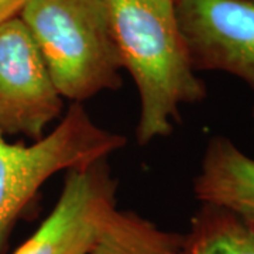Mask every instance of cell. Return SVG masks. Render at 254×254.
<instances>
[{"mask_svg": "<svg viewBox=\"0 0 254 254\" xmlns=\"http://www.w3.org/2000/svg\"><path fill=\"white\" fill-rule=\"evenodd\" d=\"M123 68L140 95L137 143L145 145L173 131L181 105L205 99L171 0H99Z\"/></svg>", "mask_w": 254, "mask_h": 254, "instance_id": "6da1fadb", "label": "cell"}, {"mask_svg": "<svg viewBox=\"0 0 254 254\" xmlns=\"http://www.w3.org/2000/svg\"><path fill=\"white\" fill-rule=\"evenodd\" d=\"M18 17L63 99L82 103L120 88L123 65L99 0H31Z\"/></svg>", "mask_w": 254, "mask_h": 254, "instance_id": "7a4b0ae2", "label": "cell"}, {"mask_svg": "<svg viewBox=\"0 0 254 254\" xmlns=\"http://www.w3.org/2000/svg\"><path fill=\"white\" fill-rule=\"evenodd\" d=\"M125 144V137L93 123L82 103H73L60 125L33 144L9 143L0 133V254L53 175L106 160Z\"/></svg>", "mask_w": 254, "mask_h": 254, "instance_id": "3957f363", "label": "cell"}, {"mask_svg": "<svg viewBox=\"0 0 254 254\" xmlns=\"http://www.w3.org/2000/svg\"><path fill=\"white\" fill-rule=\"evenodd\" d=\"M63 96L21 18L0 26V133L40 140L61 116Z\"/></svg>", "mask_w": 254, "mask_h": 254, "instance_id": "277c9868", "label": "cell"}, {"mask_svg": "<svg viewBox=\"0 0 254 254\" xmlns=\"http://www.w3.org/2000/svg\"><path fill=\"white\" fill-rule=\"evenodd\" d=\"M175 14L195 72H229L254 91V0H177Z\"/></svg>", "mask_w": 254, "mask_h": 254, "instance_id": "5b68a950", "label": "cell"}, {"mask_svg": "<svg viewBox=\"0 0 254 254\" xmlns=\"http://www.w3.org/2000/svg\"><path fill=\"white\" fill-rule=\"evenodd\" d=\"M116 190L106 160L66 171L54 209L11 254H88L105 219L116 209Z\"/></svg>", "mask_w": 254, "mask_h": 254, "instance_id": "8992f818", "label": "cell"}, {"mask_svg": "<svg viewBox=\"0 0 254 254\" xmlns=\"http://www.w3.org/2000/svg\"><path fill=\"white\" fill-rule=\"evenodd\" d=\"M193 190L202 203L232 210L254 223V160L226 137L210 138Z\"/></svg>", "mask_w": 254, "mask_h": 254, "instance_id": "52a82bcc", "label": "cell"}, {"mask_svg": "<svg viewBox=\"0 0 254 254\" xmlns=\"http://www.w3.org/2000/svg\"><path fill=\"white\" fill-rule=\"evenodd\" d=\"M180 254H254V223L237 213L202 203L182 235Z\"/></svg>", "mask_w": 254, "mask_h": 254, "instance_id": "ba28073f", "label": "cell"}, {"mask_svg": "<svg viewBox=\"0 0 254 254\" xmlns=\"http://www.w3.org/2000/svg\"><path fill=\"white\" fill-rule=\"evenodd\" d=\"M181 245L182 235L116 208L105 219L88 254H180Z\"/></svg>", "mask_w": 254, "mask_h": 254, "instance_id": "9c48e42d", "label": "cell"}, {"mask_svg": "<svg viewBox=\"0 0 254 254\" xmlns=\"http://www.w3.org/2000/svg\"><path fill=\"white\" fill-rule=\"evenodd\" d=\"M31 0H0V26L20 16Z\"/></svg>", "mask_w": 254, "mask_h": 254, "instance_id": "30bf717a", "label": "cell"}, {"mask_svg": "<svg viewBox=\"0 0 254 254\" xmlns=\"http://www.w3.org/2000/svg\"><path fill=\"white\" fill-rule=\"evenodd\" d=\"M171 1H174V3H175V1H177V0H171Z\"/></svg>", "mask_w": 254, "mask_h": 254, "instance_id": "8fae6325", "label": "cell"}]
</instances>
